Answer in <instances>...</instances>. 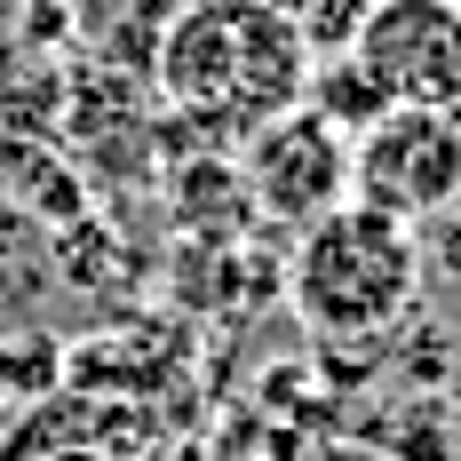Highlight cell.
<instances>
[{"instance_id":"11","label":"cell","mask_w":461,"mask_h":461,"mask_svg":"<svg viewBox=\"0 0 461 461\" xmlns=\"http://www.w3.org/2000/svg\"><path fill=\"white\" fill-rule=\"evenodd\" d=\"M303 461H390V454H374L366 438H319V446H311Z\"/></svg>"},{"instance_id":"10","label":"cell","mask_w":461,"mask_h":461,"mask_svg":"<svg viewBox=\"0 0 461 461\" xmlns=\"http://www.w3.org/2000/svg\"><path fill=\"white\" fill-rule=\"evenodd\" d=\"M421 263H438V271H446V278L461 286V207L429 223V239H421Z\"/></svg>"},{"instance_id":"7","label":"cell","mask_w":461,"mask_h":461,"mask_svg":"<svg viewBox=\"0 0 461 461\" xmlns=\"http://www.w3.org/2000/svg\"><path fill=\"white\" fill-rule=\"evenodd\" d=\"M350 438H366L374 454H390V461H461L454 406H446V398H406L382 429H350Z\"/></svg>"},{"instance_id":"1","label":"cell","mask_w":461,"mask_h":461,"mask_svg":"<svg viewBox=\"0 0 461 461\" xmlns=\"http://www.w3.org/2000/svg\"><path fill=\"white\" fill-rule=\"evenodd\" d=\"M151 80L207 143H247L303 104L311 48L271 0H184L151 41Z\"/></svg>"},{"instance_id":"2","label":"cell","mask_w":461,"mask_h":461,"mask_svg":"<svg viewBox=\"0 0 461 461\" xmlns=\"http://www.w3.org/2000/svg\"><path fill=\"white\" fill-rule=\"evenodd\" d=\"M421 230L390 223L358 199L303 223L294 263H286V303L311 342H358V334H398L421 311Z\"/></svg>"},{"instance_id":"12","label":"cell","mask_w":461,"mask_h":461,"mask_svg":"<svg viewBox=\"0 0 461 461\" xmlns=\"http://www.w3.org/2000/svg\"><path fill=\"white\" fill-rule=\"evenodd\" d=\"M438 398H446V406L461 414V342H454V366H446V390H438Z\"/></svg>"},{"instance_id":"5","label":"cell","mask_w":461,"mask_h":461,"mask_svg":"<svg viewBox=\"0 0 461 461\" xmlns=\"http://www.w3.org/2000/svg\"><path fill=\"white\" fill-rule=\"evenodd\" d=\"M239 184H247V207L271 215V223H319L350 199V136H334L319 112H278L255 136L239 143Z\"/></svg>"},{"instance_id":"6","label":"cell","mask_w":461,"mask_h":461,"mask_svg":"<svg viewBox=\"0 0 461 461\" xmlns=\"http://www.w3.org/2000/svg\"><path fill=\"white\" fill-rule=\"evenodd\" d=\"M303 112H319L334 136H350V143H358L374 120L390 112V95L374 88V80L358 72V64H350V56H326V64H311V80H303Z\"/></svg>"},{"instance_id":"14","label":"cell","mask_w":461,"mask_h":461,"mask_svg":"<svg viewBox=\"0 0 461 461\" xmlns=\"http://www.w3.org/2000/svg\"><path fill=\"white\" fill-rule=\"evenodd\" d=\"M223 461H271V454H223Z\"/></svg>"},{"instance_id":"15","label":"cell","mask_w":461,"mask_h":461,"mask_svg":"<svg viewBox=\"0 0 461 461\" xmlns=\"http://www.w3.org/2000/svg\"><path fill=\"white\" fill-rule=\"evenodd\" d=\"M0 414H8V398H0Z\"/></svg>"},{"instance_id":"13","label":"cell","mask_w":461,"mask_h":461,"mask_svg":"<svg viewBox=\"0 0 461 461\" xmlns=\"http://www.w3.org/2000/svg\"><path fill=\"white\" fill-rule=\"evenodd\" d=\"M271 8H278V16H294V8H303V0H271Z\"/></svg>"},{"instance_id":"9","label":"cell","mask_w":461,"mask_h":461,"mask_svg":"<svg viewBox=\"0 0 461 461\" xmlns=\"http://www.w3.org/2000/svg\"><path fill=\"white\" fill-rule=\"evenodd\" d=\"M56 382H64V358H56V342H48V334L0 342V398H8V390H24V398H48Z\"/></svg>"},{"instance_id":"4","label":"cell","mask_w":461,"mask_h":461,"mask_svg":"<svg viewBox=\"0 0 461 461\" xmlns=\"http://www.w3.org/2000/svg\"><path fill=\"white\" fill-rule=\"evenodd\" d=\"M350 64L390 104L461 112V0H374Z\"/></svg>"},{"instance_id":"3","label":"cell","mask_w":461,"mask_h":461,"mask_svg":"<svg viewBox=\"0 0 461 461\" xmlns=\"http://www.w3.org/2000/svg\"><path fill=\"white\" fill-rule=\"evenodd\" d=\"M350 199L390 223L429 230L461 207V112L390 104L366 136L350 143Z\"/></svg>"},{"instance_id":"8","label":"cell","mask_w":461,"mask_h":461,"mask_svg":"<svg viewBox=\"0 0 461 461\" xmlns=\"http://www.w3.org/2000/svg\"><path fill=\"white\" fill-rule=\"evenodd\" d=\"M366 8H374V0H303V8H294V32H303V48H311V64L350 56L358 24H366Z\"/></svg>"}]
</instances>
